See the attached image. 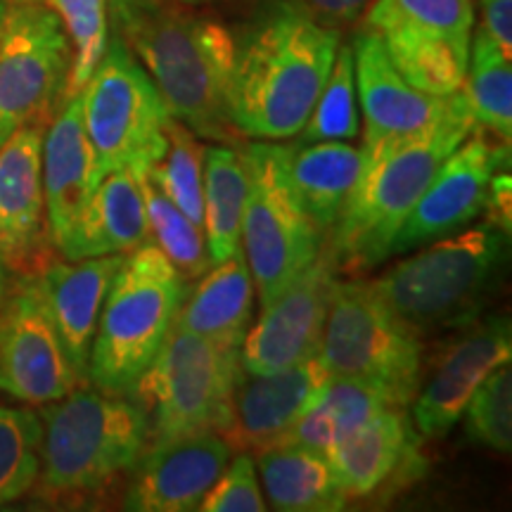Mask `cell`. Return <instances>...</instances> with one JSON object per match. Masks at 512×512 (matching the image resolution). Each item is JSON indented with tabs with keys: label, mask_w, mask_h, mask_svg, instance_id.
I'll use <instances>...</instances> for the list:
<instances>
[{
	"label": "cell",
	"mask_w": 512,
	"mask_h": 512,
	"mask_svg": "<svg viewBox=\"0 0 512 512\" xmlns=\"http://www.w3.org/2000/svg\"><path fill=\"white\" fill-rule=\"evenodd\" d=\"M342 31L323 27L294 0H259L233 29L228 110L249 140L297 138L316 105Z\"/></svg>",
	"instance_id": "1"
},
{
	"label": "cell",
	"mask_w": 512,
	"mask_h": 512,
	"mask_svg": "<svg viewBox=\"0 0 512 512\" xmlns=\"http://www.w3.org/2000/svg\"><path fill=\"white\" fill-rule=\"evenodd\" d=\"M112 31L143 64L171 117L197 138L235 145L228 79L233 29L176 0H110Z\"/></svg>",
	"instance_id": "2"
},
{
	"label": "cell",
	"mask_w": 512,
	"mask_h": 512,
	"mask_svg": "<svg viewBox=\"0 0 512 512\" xmlns=\"http://www.w3.org/2000/svg\"><path fill=\"white\" fill-rule=\"evenodd\" d=\"M475 131L463 93L448 95L430 126L361 147V174L325 240L337 271L366 273L384 259L441 162Z\"/></svg>",
	"instance_id": "3"
},
{
	"label": "cell",
	"mask_w": 512,
	"mask_h": 512,
	"mask_svg": "<svg viewBox=\"0 0 512 512\" xmlns=\"http://www.w3.org/2000/svg\"><path fill=\"white\" fill-rule=\"evenodd\" d=\"M41 475L36 486L53 501L86 498L131 472L150 444L145 413L124 394L76 387L43 403Z\"/></svg>",
	"instance_id": "4"
},
{
	"label": "cell",
	"mask_w": 512,
	"mask_h": 512,
	"mask_svg": "<svg viewBox=\"0 0 512 512\" xmlns=\"http://www.w3.org/2000/svg\"><path fill=\"white\" fill-rule=\"evenodd\" d=\"M510 235L484 221L422 245L368 280L382 304L415 335L463 328L479 316L486 294L494 290L508 261Z\"/></svg>",
	"instance_id": "5"
},
{
	"label": "cell",
	"mask_w": 512,
	"mask_h": 512,
	"mask_svg": "<svg viewBox=\"0 0 512 512\" xmlns=\"http://www.w3.org/2000/svg\"><path fill=\"white\" fill-rule=\"evenodd\" d=\"M185 292V278L157 245L124 254L95 328L88 382L107 394L131 392L169 335Z\"/></svg>",
	"instance_id": "6"
},
{
	"label": "cell",
	"mask_w": 512,
	"mask_h": 512,
	"mask_svg": "<svg viewBox=\"0 0 512 512\" xmlns=\"http://www.w3.org/2000/svg\"><path fill=\"white\" fill-rule=\"evenodd\" d=\"M238 370L240 347L171 325L157 356L126 394L145 413L147 446L226 430Z\"/></svg>",
	"instance_id": "7"
},
{
	"label": "cell",
	"mask_w": 512,
	"mask_h": 512,
	"mask_svg": "<svg viewBox=\"0 0 512 512\" xmlns=\"http://www.w3.org/2000/svg\"><path fill=\"white\" fill-rule=\"evenodd\" d=\"M249 188L240 249L252 271L259 304H271L313 259L325 238L294 192L287 145L254 140L245 147Z\"/></svg>",
	"instance_id": "8"
},
{
	"label": "cell",
	"mask_w": 512,
	"mask_h": 512,
	"mask_svg": "<svg viewBox=\"0 0 512 512\" xmlns=\"http://www.w3.org/2000/svg\"><path fill=\"white\" fill-rule=\"evenodd\" d=\"M318 356L332 375L387 389L411 406L422 382V337L401 323L368 280H337Z\"/></svg>",
	"instance_id": "9"
},
{
	"label": "cell",
	"mask_w": 512,
	"mask_h": 512,
	"mask_svg": "<svg viewBox=\"0 0 512 512\" xmlns=\"http://www.w3.org/2000/svg\"><path fill=\"white\" fill-rule=\"evenodd\" d=\"M98 181L121 166H143L162 150L171 112L155 81L119 34L79 91Z\"/></svg>",
	"instance_id": "10"
},
{
	"label": "cell",
	"mask_w": 512,
	"mask_h": 512,
	"mask_svg": "<svg viewBox=\"0 0 512 512\" xmlns=\"http://www.w3.org/2000/svg\"><path fill=\"white\" fill-rule=\"evenodd\" d=\"M361 29L380 36L396 72L411 86L444 98L465 81L475 0H373Z\"/></svg>",
	"instance_id": "11"
},
{
	"label": "cell",
	"mask_w": 512,
	"mask_h": 512,
	"mask_svg": "<svg viewBox=\"0 0 512 512\" xmlns=\"http://www.w3.org/2000/svg\"><path fill=\"white\" fill-rule=\"evenodd\" d=\"M72 43L48 5L8 3L0 24V145L46 124L67 98Z\"/></svg>",
	"instance_id": "12"
},
{
	"label": "cell",
	"mask_w": 512,
	"mask_h": 512,
	"mask_svg": "<svg viewBox=\"0 0 512 512\" xmlns=\"http://www.w3.org/2000/svg\"><path fill=\"white\" fill-rule=\"evenodd\" d=\"M76 387L86 384L69 361L34 273H22L0 302V392L43 406Z\"/></svg>",
	"instance_id": "13"
},
{
	"label": "cell",
	"mask_w": 512,
	"mask_h": 512,
	"mask_svg": "<svg viewBox=\"0 0 512 512\" xmlns=\"http://www.w3.org/2000/svg\"><path fill=\"white\" fill-rule=\"evenodd\" d=\"M510 169V143H491L475 131L448 155L396 233L389 256L446 238L470 226L486 209L496 171Z\"/></svg>",
	"instance_id": "14"
},
{
	"label": "cell",
	"mask_w": 512,
	"mask_h": 512,
	"mask_svg": "<svg viewBox=\"0 0 512 512\" xmlns=\"http://www.w3.org/2000/svg\"><path fill=\"white\" fill-rule=\"evenodd\" d=\"M337 273L330 249L323 247L309 268L271 304L261 306L259 320L249 325L240 344V368L245 373L268 375L318 354Z\"/></svg>",
	"instance_id": "15"
},
{
	"label": "cell",
	"mask_w": 512,
	"mask_h": 512,
	"mask_svg": "<svg viewBox=\"0 0 512 512\" xmlns=\"http://www.w3.org/2000/svg\"><path fill=\"white\" fill-rule=\"evenodd\" d=\"M512 356L508 316L475 318L453 339L413 396V427L422 439H441L463 418L467 401Z\"/></svg>",
	"instance_id": "16"
},
{
	"label": "cell",
	"mask_w": 512,
	"mask_h": 512,
	"mask_svg": "<svg viewBox=\"0 0 512 512\" xmlns=\"http://www.w3.org/2000/svg\"><path fill=\"white\" fill-rule=\"evenodd\" d=\"M325 456L335 467L349 503L370 498L387 501L427 472L422 437L406 406L375 413Z\"/></svg>",
	"instance_id": "17"
},
{
	"label": "cell",
	"mask_w": 512,
	"mask_h": 512,
	"mask_svg": "<svg viewBox=\"0 0 512 512\" xmlns=\"http://www.w3.org/2000/svg\"><path fill=\"white\" fill-rule=\"evenodd\" d=\"M330 377L318 354L268 375H252L240 368L230 401V422L221 437L230 451L240 453H261L280 444Z\"/></svg>",
	"instance_id": "18"
},
{
	"label": "cell",
	"mask_w": 512,
	"mask_h": 512,
	"mask_svg": "<svg viewBox=\"0 0 512 512\" xmlns=\"http://www.w3.org/2000/svg\"><path fill=\"white\" fill-rule=\"evenodd\" d=\"M230 446L219 432L147 446L133 467L124 496L131 512H190L219 479L230 460Z\"/></svg>",
	"instance_id": "19"
},
{
	"label": "cell",
	"mask_w": 512,
	"mask_h": 512,
	"mask_svg": "<svg viewBox=\"0 0 512 512\" xmlns=\"http://www.w3.org/2000/svg\"><path fill=\"white\" fill-rule=\"evenodd\" d=\"M41 150V124L19 128L0 145V256L22 273L43 264V247L50 242Z\"/></svg>",
	"instance_id": "20"
},
{
	"label": "cell",
	"mask_w": 512,
	"mask_h": 512,
	"mask_svg": "<svg viewBox=\"0 0 512 512\" xmlns=\"http://www.w3.org/2000/svg\"><path fill=\"white\" fill-rule=\"evenodd\" d=\"M124 254L93 256L81 261H50L34 273L57 335L83 384H88V358L107 290Z\"/></svg>",
	"instance_id": "21"
},
{
	"label": "cell",
	"mask_w": 512,
	"mask_h": 512,
	"mask_svg": "<svg viewBox=\"0 0 512 512\" xmlns=\"http://www.w3.org/2000/svg\"><path fill=\"white\" fill-rule=\"evenodd\" d=\"M358 105L366 119L363 143L380 138L408 136L430 126L446 107L448 95L422 93L411 86L389 60L380 36L361 29L351 38Z\"/></svg>",
	"instance_id": "22"
},
{
	"label": "cell",
	"mask_w": 512,
	"mask_h": 512,
	"mask_svg": "<svg viewBox=\"0 0 512 512\" xmlns=\"http://www.w3.org/2000/svg\"><path fill=\"white\" fill-rule=\"evenodd\" d=\"M41 171L48 235L57 247L98 185L95 152L83 126L79 93L64 98L48 131H43Z\"/></svg>",
	"instance_id": "23"
},
{
	"label": "cell",
	"mask_w": 512,
	"mask_h": 512,
	"mask_svg": "<svg viewBox=\"0 0 512 512\" xmlns=\"http://www.w3.org/2000/svg\"><path fill=\"white\" fill-rule=\"evenodd\" d=\"M150 238L143 192L133 171L121 166L100 178L57 249L67 261H81L128 254Z\"/></svg>",
	"instance_id": "24"
},
{
	"label": "cell",
	"mask_w": 512,
	"mask_h": 512,
	"mask_svg": "<svg viewBox=\"0 0 512 512\" xmlns=\"http://www.w3.org/2000/svg\"><path fill=\"white\" fill-rule=\"evenodd\" d=\"M254 280L245 254L211 264L190 294L185 292L176 325L211 342L240 347L254 316Z\"/></svg>",
	"instance_id": "25"
},
{
	"label": "cell",
	"mask_w": 512,
	"mask_h": 512,
	"mask_svg": "<svg viewBox=\"0 0 512 512\" xmlns=\"http://www.w3.org/2000/svg\"><path fill=\"white\" fill-rule=\"evenodd\" d=\"M361 162V147L344 140L287 145V166L294 192L325 240L335 228L344 202L361 174Z\"/></svg>",
	"instance_id": "26"
},
{
	"label": "cell",
	"mask_w": 512,
	"mask_h": 512,
	"mask_svg": "<svg viewBox=\"0 0 512 512\" xmlns=\"http://www.w3.org/2000/svg\"><path fill=\"white\" fill-rule=\"evenodd\" d=\"M268 503L280 512H337L347 508L342 482L323 451L278 444L259 453Z\"/></svg>",
	"instance_id": "27"
},
{
	"label": "cell",
	"mask_w": 512,
	"mask_h": 512,
	"mask_svg": "<svg viewBox=\"0 0 512 512\" xmlns=\"http://www.w3.org/2000/svg\"><path fill=\"white\" fill-rule=\"evenodd\" d=\"M392 406H401V403L380 384L332 375L302 418L280 439V444L328 453L375 413Z\"/></svg>",
	"instance_id": "28"
},
{
	"label": "cell",
	"mask_w": 512,
	"mask_h": 512,
	"mask_svg": "<svg viewBox=\"0 0 512 512\" xmlns=\"http://www.w3.org/2000/svg\"><path fill=\"white\" fill-rule=\"evenodd\" d=\"M249 171L245 150L233 145L204 147V235L211 264L240 252Z\"/></svg>",
	"instance_id": "29"
},
{
	"label": "cell",
	"mask_w": 512,
	"mask_h": 512,
	"mask_svg": "<svg viewBox=\"0 0 512 512\" xmlns=\"http://www.w3.org/2000/svg\"><path fill=\"white\" fill-rule=\"evenodd\" d=\"M475 128L501 143L512 138V64L510 55L484 34L475 31L470 41L465 81L460 86Z\"/></svg>",
	"instance_id": "30"
},
{
	"label": "cell",
	"mask_w": 512,
	"mask_h": 512,
	"mask_svg": "<svg viewBox=\"0 0 512 512\" xmlns=\"http://www.w3.org/2000/svg\"><path fill=\"white\" fill-rule=\"evenodd\" d=\"M128 169L145 171L150 181L197 226L204 223V147L188 126L171 117L164 131V145L150 162ZM204 228V226H202Z\"/></svg>",
	"instance_id": "31"
},
{
	"label": "cell",
	"mask_w": 512,
	"mask_h": 512,
	"mask_svg": "<svg viewBox=\"0 0 512 512\" xmlns=\"http://www.w3.org/2000/svg\"><path fill=\"white\" fill-rule=\"evenodd\" d=\"M133 176L143 192L147 221H150V233L155 245L162 249L166 259L176 266V271L185 280H200L211 268L207 235L204 228L192 223L181 209L176 207L145 171L131 169Z\"/></svg>",
	"instance_id": "32"
},
{
	"label": "cell",
	"mask_w": 512,
	"mask_h": 512,
	"mask_svg": "<svg viewBox=\"0 0 512 512\" xmlns=\"http://www.w3.org/2000/svg\"><path fill=\"white\" fill-rule=\"evenodd\" d=\"M43 425L29 408L0 406V508L34 489L41 475Z\"/></svg>",
	"instance_id": "33"
},
{
	"label": "cell",
	"mask_w": 512,
	"mask_h": 512,
	"mask_svg": "<svg viewBox=\"0 0 512 512\" xmlns=\"http://www.w3.org/2000/svg\"><path fill=\"white\" fill-rule=\"evenodd\" d=\"M361 131L358 95L354 74V50L349 43H339L335 64L320 91L316 105L299 131L297 143H320V140H354Z\"/></svg>",
	"instance_id": "34"
},
{
	"label": "cell",
	"mask_w": 512,
	"mask_h": 512,
	"mask_svg": "<svg viewBox=\"0 0 512 512\" xmlns=\"http://www.w3.org/2000/svg\"><path fill=\"white\" fill-rule=\"evenodd\" d=\"M60 17L72 43L67 95L79 93L105 55L112 36L110 0H38Z\"/></svg>",
	"instance_id": "35"
},
{
	"label": "cell",
	"mask_w": 512,
	"mask_h": 512,
	"mask_svg": "<svg viewBox=\"0 0 512 512\" xmlns=\"http://www.w3.org/2000/svg\"><path fill=\"white\" fill-rule=\"evenodd\" d=\"M465 427L470 439L496 453L512 448V370L498 366L475 389L465 406Z\"/></svg>",
	"instance_id": "36"
},
{
	"label": "cell",
	"mask_w": 512,
	"mask_h": 512,
	"mask_svg": "<svg viewBox=\"0 0 512 512\" xmlns=\"http://www.w3.org/2000/svg\"><path fill=\"white\" fill-rule=\"evenodd\" d=\"M202 512H264L266 503L261 496V484L256 479V463L249 453L223 467V472L204 494Z\"/></svg>",
	"instance_id": "37"
},
{
	"label": "cell",
	"mask_w": 512,
	"mask_h": 512,
	"mask_svg": "<svg viewBox=\"0 0 512 512\" xmlns=\"http://www.w3.org/2000/svg\"><path fill=\"white\" fill-rule=\"evenodd\" d=\"M323 27L342 31L363 17L373 0H294Z\"/></svg>",
	"instance_id": "38"
},
{
	"label": "cell",
	"mask_w": 512,
	"mask_h": 512,
	"mask_svg": "<svg viewBox=\"0 0 512 512\" xmlns=\"http://www.w3.org/2000/svg\"><path fill=\"white\" fill-rule=\"evenodd\" d=\"M484 31L505 55H512V0H477Z\"/></svg>",
	"instance_id": "39"
},
{
	"label": "cell",
	"mask_w": 512,
	"mask_h": 512,
	"mask_svg": "<svg viewBox=\"0 0 512 512\" xmlns=\"http://www.w3.org/2000/svg\"><path fill=\"white\" fill-rule=\"evenodd\" d=\"M512 183H510V171L501 169L496 171L489 185V200H486V214H489L491 223H496L498 228L505 230L510 235V200H512Z\"/></svg>",
	"instance_id": "40"
},
{
	"label": "cell",
	"mask_w": 512,
	"mask_h": 512,
	"mask_svg": "<svg viewBox=\"0 0 512 512\" xmlns=\"http://www.w3.org/2000/svg\"><path fill=\"white\" fill-rule=\"evenodd\" d=\"M5 290H8V266H5L3 256H0V302H3Z\"/></svg>",
	"instance_id": "41"
},
{
	"label": "cell",
	"mask_w": 512,
	"mask_h": 512,
	"mask_svg": "<svg viewBox=\"0 0 512 512\" xmlns=\"http://www.w3.org/2000/svg\"><path fill=\"white\" fill-rule=\"evenodd\" d=\"M176 3H185V5H195V8H202V5H207L209 0H176Z\"/></svg>",
	"instance_id": "42"
},
{
	"label": "cell",
	"mask_w": 512,
	"mask_h": 512,
	"mask_svg": "<svg viewBox=\"0 0 512 512\" xmlns=\"http://www.w3.org/2000/svg\"><path fill=\"white\" fill-rule=\"evenodd\" d=\"M8 3H10V0H0V24H3V17H5V10H8Z\"/></svg>",
	"instance_id": "43"
},
{
	"label": "cell",
	"mask_w": 512,
	"mask_h": 512,
	"mask_svg": "<svg viewBox=\"0 0 512 512\" xmlns=\"http://www.w3.org/2000/svg\"><path fill=\"white\" fill-rule=\"evenodd\" d=\"M10 3H31V0H10Z\"/></svg>",
	"instance_id": "44"
}]
</instances>
